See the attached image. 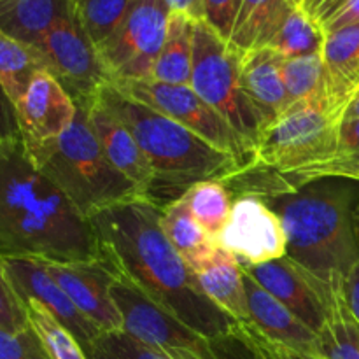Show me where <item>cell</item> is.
I'll use <instances>...</instances> for the list:
<instances>
[{"label": "cell", "instance_id": "obj_7", "mask_svg": "<svg viewBox=\"0 0 359 359\" xmlns=\"http://www.w3.org/2000/svg\"><path fill=\"white\" fill-rule=\"evenodd\" d=\"M241 58L242 51L217 35L205 21L195 23L189 86L252 147L262 132V119L242 91Z\"/></svg>", "mask_w": 359, "mask_h": 359}, {"label": "cell", "instance_id": "obj_29", "mask_svg": "<svg viewBox=\"0 0 359 359\" xmlns=\"http://www.w3.org/2000/svg\"><path fill=\"white\" fill-rule=\"evenodd\" d=\"M319 356L323 359H359V323L340 293L330 302L328 318L318 333Z\"/></svg>", "mask_w": 359, "mask_h": 359}, {"label": "cell", "instance_id": "obj_8", "mask_svg": "<svg viewBox=\"0 0 359 359\" xmlns=\"http://www.w3.org/2000/svg\"><path fill=\"white\" fill-rule=\"evenodd\" d=\"M165 0H132L118 30L97 49L109 83L147 81L170 21Z\"/></svg>", "mask_w": 359, "mask_h": 359}, {"label": "cell", "instance_id": "obj_3", "mask_svg": "<svg viewBox=\"0 0 359 359\" xmlns=\"http://www.w3.org/2000/svg\"><path fill=\"white\" fill-rule=\"evenodd\" d=\"M344 116L312 102L291 104L259 132L245 163L223 182L231 193L276 198L323 179L359 182V160L340 154Z\"/></svg>", "mask_w": 359, "mask_h": 359}, {"label": "cell", "instance_id": "obj_24", "mask_svg": "<svg viewBox=\"0 0 359 359\" xmlns=\"http://www.w3.org/2000/svg\"><path fill=\"white\" fill-rule=\"evenodd\" d=\"M291 9L290 0H241L230 44L238 51L266 48Z\"/></svg>", "mask_w": 359, "mask_h": 359}, {"label": "cell", "instance_id": "obj_31", "mask_svg": "<svg viewBox=\"0 0 359 359\" xmlns=\"http://www.w3.org/2000/svg\"><path fill=\"white\" fill-rule=\"evenodd\" d=\"M132 0H72L77 18L95 48H100L121 25Z\"/></svg>", "mask_w": 359, "mask_h": 359}, {"label": "cell", "instance_id": "obj_4", "mask_svg": "<svg viewBox=\"0 0 359 359\" xmlns=\"http://www.w3.org/2000/svg\"><path fill=\"white\" fill-rule=\"evenodd\" d=\"M344 181L323 179L265 200L283 221L286 256L307 270L328 297L342 291L359 263V189Z\"/></svg>", "mask_w": 359, "mask_h": 359}, {"label": "cell", "instance_id": "obj_9", "mask_svg": "<svg viewBox=\"0 0 359 359\" xmlns=\"http://www.w3.org/2000/svg\"><path fill=\"white\" fill-rule=\"evenodd\" d=\"M132 100L140 102L179 123L216 149L245 163L251 153V144L235 132L226 119L221 118L191 86H174L154 81H119L109 83Z\"/></svg>", "mask_w": 359, "mask_h": 359}, {"label": "cell", "instance_id": "obj_10", "mask_svg": "<svg viewBox=\"0 0 359 359\" xmlns=\"http://www.w3.org/2000/svg\"><path fill=\"white\" fill-rule=\"evenodd\" d=\"M112 300L123 318V330L167 359H217L210 340L154 304L118 276L111 286Z\"/></svg>", "mask_w": 359, "mask_h": 359}, {"label": "cell", "instance_id": "obj_45", "mask_svg": "<svg viewBox=\"0 0 359 359\" xmlns=\"http://www.w3.org/2000/svg\"><path fill=\"white\" fill-rule=\"evenodd\" d=\"M323 2H325V0H307V6H305V11H307L309 14H314L316 11H318V7L321 6Z\"/></svg>", "mask_w": 359, "mask_h": 359}, {"label": "cell", "instance_id": "obj_26", "mask_svg": "<svg viewBox=\"0 0 359 359\" xmlns=\"http://www.w3.org/2000/svg\"><path fill=\"white\" fill-rule=\"evenodd\" d=\"M283 77L290 105L312 102V104L328 105L344 116L342 109L337 107L332 98L328 70L323 60V53L300 56V58H284Z\"/></svg>", "mask_w": 359, "mask_h": 359}, {"label": "cell", "instance_id": "obj_42", "mask_svg": "<svg viewBox=\"0 0 359 359\" xmlns=\"http://www.w3.org/2000/svg\"><path fill=\"white\" fill-rule=\"evenodd\" d=\"M172 14H181L193 23L203 21L202 0H165Z\"/></svg>", "mask_w": 359, "mask_h": 359}, {"label": "cell", "instance_id": "obj_40", "mask_svg": "<svg viewBox=\"0 0 359 359\" xmlns=\"http://www.w3.org/2000/svg\"><path fill=\"white\" fill-rule=\"evenodd\" d=\"M340 154L351 160H359V118L344 119L339 133Z\"/></svg>", "mask_w": 359, "mask_h": 359}, {"label": "cell", "instance_id": "obj_28", "mask_svg": "<svg viewBox=\"0 0 359 359\" xmlns=\"http://www.w3.org/2000/svg\"><path fill=\"white\" fill-rule=\"evenodd\" d=\"M326 34L321 25L305 9L290 11L280 27L270 39L266 48L279 53L283 58H300L323 53Z\"/></svg>", "mask_w": 359, "mask_h": 359}, {"label": "cell", "instance_id": "obj_34", "mask_svg": "<svg viewBox=\"0 0 359 359\" xmlns=\"http://www.w3.org/2000/svg\"><path fill=\"white\" fill-rule=\"evenodd\" d=\"M0 328L11 333L30 328L27 307L7 276L2 258H0Z\"/></svg>", "mask_w": 359, "mask_h": 359}, {"label": "cell", "instance_id": "obj_39", "mask_svg": "<svg viewBox=\"0 0 359 359\" xmlns=\"http://www.w3.org/2000/svg\"><path fill=\"white\" fill-rule=\"evenodd\" d=\"M354 23H359V0H347L337 13L323 21L321 28L325 30V34H332V32Z\"/></svg>", "mask_w": 359, "mask_h": 359}, {"label": "cell", "instance_id": "obj_30", "mask_svg": "<svg viewBox=\"0 0 359 359\" xmlns=\"http://www.w3.org/2000/svg\"><path fill=\"white\" fill-rule=\"evenodd\" d=\"M181 196L196 223L216 238L230 219L233 205L230 189L219 179H210L189 186Z\"/></svg>", "mask_w": 359, "mask_h": 359}, {"label": "cell", "instance_id": "obj_2", "mask_svg": "<svg viewBox=\"0 0 359 359\" xmlns=\"http://www.w3.org/2000/svg\"><path fill=\"white\" fill-rule=\"evenodd\" d=\"M0 258H104L91 221L35 167L21 139L0 144Z\"/></svg>", "mask_w": 359, "mask_h": 359}, {"label": "cell", "instance_id": "obj_1", "mask_svg": "<svg viewBox=\"0 0 359 359\" xmlns=\"http://www.w3.org/2000/svg\"><path fill=\"white\" fill-rule=\"evenodd\" d=\"M161 209L154 200L140 196L91 216L102 256L118 276L207 340L230 339L241 323L203 293L196 273L165 235Z\"/></svg>", "mask_w": 359, "mask_h": 359}, {"label": "cell", "instance_id": "obj_17", "mask_svg": "<svg viewBox=\"0 0 359 359\" xmlns=\"http://www.w3.org/2000/svg\"><path fill=\"white\" fill-rule=\"evenodd\" d=\"M245 297H248L249 323L259 337L276 346L307 354L319 356L318 333L312 332L300 321L287 307L273 298L265 287L244 273Z\"/></svg>", "mask_w": 359, "mask_h": 359}, {"label": "cell", "instance_id": "obj_27", "mask_svg": "<svg viewBox=\"0 0 359 359\" xmlns=\"http://www.w3.org/2000/svg\"><path fill=\"white\" fill-rule=\"evenodd\" d=\"M48 67L37 48L0 34V84L14 105L32 79Z\"/></svg>", "mask_w": 359, "mask_h": 359}, {"label": "cell", "instance_id": "obj_14", "mask_svg": "<svg viewBox=\"0 0 359 359\" xmlns=\"http://www.w3.org/2000/svg\"><path fill=\"white\" fill-rule=\"evenodd\" d=\"M42 263L74 305L102 333L121 332L123 318L111 294V286L118 272L107 259L79 263H55L42 259Z\"/></svg>", "mask_w": 359, "mask_h": 359}, {"label": "cell", "instance_id": "obj_41", "mask_svg": "<svg viewBox=\"0 0 359 359\" xmlns=\"http://www.w3.org/2000/svg\"><path fill=\"white\" fill-rule=\"evenodd\" d=\"M342 297L349 307L351 314L359 323V263L349 272L342 286Z\"/></svg>", "mask_w": 359, "mask_h": 359}, {"label": "cell", "instance_id": "obj_15", "mask_svg": "<svg viewBox=\"0 0 359 359\" xmlns=\"http://www.w3.org/2000/svg\"><path fill=\"white\" fill-rule=\"evenodd\" d=\"M241 265L245 276L265 287L312 332H321L328 318L330 302L333 297H328V293L316 283L307 270L302 269L290 256H283L262 265Z\"/></svg>", "mask_w": 359, "mask_h": 359}, {"label": "cell", "instance_id": "obj_32", "mask_svg": "<svg viewBox=\"0 0 359 359\" xmlns=\"http://www.w3.org/2000/svg\"><path fill=\"white\" fill-rule=\"evenodd\" d=\"M28 321L41 339L42 346L51 359H88L79 340L56 321L41 304L35 300H25Z\"/></svg>", "mask_w": 359, "mask_h": 359}, {"label": "cell", "instance_id": "obj_5", "mask_svg": "<svg viewBox=\"0 0 359 359\" xmlns=\"http://www.w3.org/2000/svg\"><path fill=\"white\" fill-rule=\"evenodd\" d=\"M97 97L118 114L139 142L154 175L151 200L160 191H179L182 195L196 182L224 181L241 167L233 156L212 147L154 109L132 100L112 84L102 86Z\"/></svg>", "mask_w": 359, "mask_h": 359}, {"label": "cell", "instance_id": "obj_38", "mask_svg": "<svg viewBox=\"0 0 359 359\" xmlns=\"http://www.w3.org/2000/svg\"><path fill=\"white\" fill-rule=\"evenodd\" d=\"M242 326H244L245 332L249 333V337L255 340V344L258 346L263 359H323L318 356H307V354L297 353V351L286 349V347L276 346V344L269 342V340H265L263 337H259L258 333L251 328V326H248V325H242Z\"/></svg>", "mask_w": 359, "mask_h": 359}, {"label": "cell", "instance_id": "obj_35", "mask_svg": "<svg viewBox=\"0 0 359 359\" xmlns=\"http://www.w3.org/2000/svg\"><path fill=\"white\" fill-rule=\"evenodd\" d=\"M0 359H51L35 330L11 333L0 328Z\"/></svg>", "mask_w": 359, "mask_h": 359}, {"label": "cell", "instance_id": "obj_22", "mask_svg": "<svg viewBox=\"0 0 359 359\" xmlns=\"http://www.w3.org/2000/svg\"><path fill=\"white\" fill-rule=\"evenodd\" d=\"M72 0H0V34L37 48Z\"/></svg>", "mask_w": 359, "mask_h": 359}, {"label": "cell", "instance_id": "obj_37", "mask_svg": "<svg viewBox=\"0 0 359 359\" xmlns=\"http://www.w3.org/2000/svg\"><path fill=\"white\" fill-rule=\"evenodd\" d=\"M20 128H18L16 107L6 90L0 84V144L20 140Z\"/></svg>", "mask_w": 359, "mask_h": 359}, {"label": "cell", "instance_id": "obj_21", "mask_svg": "<svg viewBox=\"0 0 359 359\" xmlns=\"http://www.w3.org/2000/svg\"><path fill=\"white\" fill-rule=\"evenodd\" d=\"M323 60L333 102L346 114L347 105L359 91V23L326 34Z\"/></svg>", "mask_w": 359, "mask_h": 359}, {"label": "cell", "instance_id": "obj_19", "mask_svg": "<svg viewBox=\"0 0 359 359\" xmlns=\"http://www.w3.org/2000/svg\"><path fill=\"white\" fill-rule=\"evenodd\" d=\"M283 63V56L270 48L242 51V91L262 119V130L290 107V98L284 86Z\"/></svg>", "mask_w": 359, "mask_h": 359}, {"label": "cell", "instance_id": "obj_23", "mask_svg": "<svg viewBox=\"0 0 359 359\" xmlns=\"http://www.w3.org/2000/svg\"><path fill=\"white\" fill-rule=\"evenodd\" d=\"M161 228L175 251L191 266L193 272H196L203 263L209 262L216 252V241L196 223L182 196L163 205Z\"/></svg>", "mask_w": 359, "mask_h": 359}, {"label": "cell", "instance_id": "obj_36", "mask_svg": "<svg viewBox=\"0 0 359 359\" xmlns=\"http://www.w3.org/2000/svg\"><path fill=\"white\" fill-rule=\"evenodd\" d=\"M202 6L203 21L217 35L230 41L235 20H237L241 0H202Z\"/></svg>", "mask_w": 359, "mask_h": 359}, {"label": "cell", "instance_id": "obj_18", "mask_svg": "<svg viewBox=\"0 0 359 359\" xmlns=\"http://www.w3.org/2000/svg\"><path fill=\"white\" fill-rule=\"evenodd\" d=\"M91 128L104 149L112 167L133 182L144 196L151 198L154 188V175L128 126L95 95L88 102Z\"/></svg>", "mask_w": 359, "mask_h": 359}, {"label": "cell", "instance_id": "obj_33", "mask_svg": "<svg viewBox=\"0 0 359 359\" xmlns=\"http://www.w3.org/2000/svg\"><path fill=\"white\" fill-rule=\"evenodd\" d=\"M88 359H167L132 335L121 332L102 333L91 347Z\"/></svg>", "mask_w": 359, "mask_h": 359}, {"label": "cell", "instance_id": "obj_13", "mask_svg": "<svg viewBox=\"0 0 359 359\" xmlns=\"http://www.w3.org/2000/svg\"><path fill=\"white\" fill-rule=\"evenodd\" d=\"M14 107L21 142L27 151L58 139L77 114L76 100L48 70L32 79Z\"/></svg>", "mask_w": 359, "mask_h": 359}, {"label": "cell", "instance_id": "obj_6", "mask_svg": "<svg viewBox=\"0 0 359 359\" xmlns=\"http://www.w3.org/2000/svg\"><path fill=\"white\" fill-rule=\"evenodd\" d=\"M27 154L88 219L109 207L144 196L105 156L91 128L88 102L77 104L76 119L58 139Z\"/></svg>", "mask_w": 359, "mask_h": 359}, {"label": "cell", "instance_id": "obj_25", "mask_svg": "<svg viewBox=\"0 0 359 359\" xmlns=\"http://www.w3.org/2000/svg\"><path fill=\"white\" fill-rule=\"evenodd\" d=\"M193 27L195 23L188 18L170 14L167 39L154 63L149 81L189 86L193 70Z\"/></svg>", "mask_w": 359, "mask_h": 359}, {"label": "cell", "instance_id": "obj_12", "mask_svg": "<svg viewBox=\"0 0 359 359\" xmlns=\"http://www.w3.org/2000/svg\"><path fill=\"white\" fill-rule=\"evenodd\" d=\"M214 241L245 265H262L286 256L283 221L259 196H235L230 219Z\"/></svg>", "mask_w": 359, "mask_h": 359}, {"label": "cell", "instance_id": "obj_47", "mask_svg": "<svg viewBox=\"0 0 359 359\" xmlns=\"http://www.w3.org/2000/svg\"><path fill=\"white\" fill-rule=\"evenodd\" d=\"M358 214H359V205H358Z\"/></svg>", "mask_w": 359, "mask_h": 359}, {"label": "cell", "instance_id": "obj_43", "mask_svg": "<svg viewBox=\"0 0 359 359\" xmlns=\"http://www.w3.org/2000/svg\"><path fill=\"white\" fill-rule=\"evenodd\" d=\"M346 2L347 0H325V2L318 7V11L312 14V16H314V20L321 25L323 21L328 20V18L332 16L333 13H337V11H339Z\"/></svg>", "mask_w": 359, "mask_h": 359}, {"label": "cell", "instance_id": "obj_46", "mask_svg": "<svg viewBox=\"0 0 359 359\" xmlns=\"http://www.w3.org/2000/svg\"><path fill=\"white\" fill-rule=\"evenodd\" d=\"M290 4L293 7H297V9H305V6H307V0H290Z\"/></svg>", "mask_w": 359, "mask_h": 359}, {"label": "cell", "instance_id": "obj_20", "mask_svg": "<svg viewBox=\"0 0 359 359\" xmlns=\"http://www.w3.org/2000/svg\"><path fill=\"white\" fill-rule=\"evenodd\" d=\"M195 273L200 287L214 305H217L241 325H248L249 309L244 286V270L237 256L217 248L212 258L203 263Z\"/></svg>", "mask_w": 359, "mask_h": 359}, {"label": "cell", "instance_id": "obj_11", "mask_svg": "<svg viewBox=\"0 0 359 359\" xmlns=\"http://www.w3.org/2000/svg\"><path fill=\"white\" fill-rule=\"evenodd\" d=\"M37 49L48 72L62 83L76 104L93 100L98 90L109 83L97 48L84 34L72 7L56 20Z\"/></svg>", "mask_w": 359, "mask_h": 359}, {"label": "cell", "instance_id": "obj_44", "mask_svg": "<svg viewBox=\"0 0 359 359\" xmlns=\"http://www.w3.org/2000/svg\"><path fill=\"white\" fill-rule=\"evenodd\" d=\"M359 118V91L354 95V98L351 100V104L347 105L346 114H344V119H354Z\"/></svg>", "mask_w": 359, "mask_h": 359}, {"label": "cell", "instance_id": "obj_16", "mask_svg": "<svg viewBox=\"0 0 359 359\" xmlns=\"http://www.w3.org/2000/svg\"><path fill=\"white\" fill-rule=\"evenodd\" d=\"M2 262L21 300H35L41 304L56 321L62 323L79 340L88 356L102 332L67 297L65 291L46 270L42 259L2 258Z\"/></svg>", "mask_w": 359, "mask_h": 359}]
</instances>
